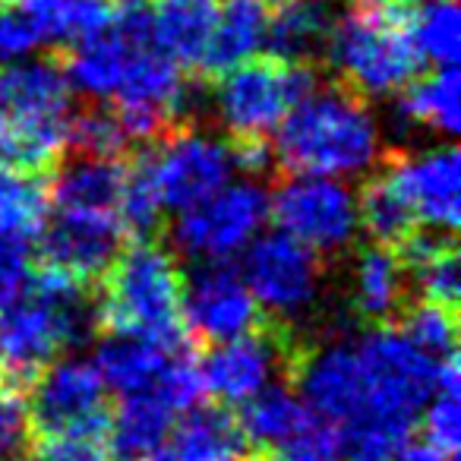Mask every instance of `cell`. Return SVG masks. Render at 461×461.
I'll list each match as a JSON object with an SVG mask.
<instances>
[{"mask_svg": "<svg viewBox=\"0 0 461 461\" xmlns=\"http://www.w3.org/2000/svg\"><path fill=\"white\" fill-rule=\"evenodd\" d=\"M269 215L282 234L301 240L316 257L341 253L354 244L360 228L357 196L341 180L291 174L269 196Z\"/></svg>", "mask_w": 461, "mask_h": 461, "instance_id": "7", "label": "cell"}, {"mask_svg": "<svg viewBox=\"0 0 461 461\" xmlns=\"http://www.w3.org/2000/svg\"><path fill=\"white\" fill-rule=\"evenodd\" d=\"M269 215V196L257 184H224L209 199L180 212L174 244L193 259L228 263L257 240Z\"/></svg>", "mask_w": 461, "mask_h": 461, "instance_id": "8", "label": "cell"}, {"mask_svg": "<svg viewBox=\"0 0 461 461\" xmlns=\"http://www.w3.org/2000/svg\"><path fill=\"white\" fill-rule=\"evenodd\" d=\"M161 218H165V205L155 193L146 155L140 152L136 158H127L121 203H117V221H121L123 238L152 240L161 230Z\"/></svg>", "mask_w": 461, "mask_h": 461, "instance_id": "30", "label": "cell"}, {"mask_svg": "<svg viewBox=\"0 0 461 461\" xmlns=\"http://www.w3.org/2000/svg\"><path fill=\"white\" fill-rule=\"evenodd\" d=\"M35 461H108V452L92 436H48Z\"/></svg>", "mask_w": 461, "mask_h": 461, "instance_id": "39", "label": "cell"}, {"mask_svg": "<svg viewBox=\"0 0 461 461\" xmlns=\"http://www.w3.org/2000/svg\"><path fill=\"white\" fill-rule=\"evenodd\" d=\"M32 439V420L20 392L0 385V461H16L26 455Z\"/></svg>", "mask_w": 461, "mask_h": 461, "instance_id": "36", "label": "cell"}, {"mask_svg": "<svg viewBox=\"0 0 461 461\" xmlns=\"http://www.w3.org/2000/svg\"><path fill=\"white\" fill-rule=\"evenodd\" d=\"M402 322H404L402 332L411 339V345H417L436 364L446 357H455V335H458L455 310L433 301H420L414 307L402 310Z\"/></svg>", "mask_w": 461, "mask_h": 461, "instance_id": "33", "label": "cell"}, {"mask_svg": "<svg viewBox=\"0 0 461 461\" xmlns=\"http://www.w3.org/2000/svg\"><path fill=\"white\" fill-rule=\"evenodd\" d=\"M48 221V184L0 158V238L29 244Z\"/></svg>", "mask_w": 461, "mask_h": 461, "instance_id": "25", "label": "cell"}, {"mask_svg": "<svg viewBox=\"0 0 461 461\" xmlns=\"http://www.w3.org/2000/svg\"><path fill=\"white\" fill-rule=\"evenodd\" d=\"M278 127L272 155L288 174L351 177L379 158V130L364 95L341 83L313 89Z\"/></svg>", "mask_w": 461, "mask_h": 461, "instance_id": "3", "label": "cell"}, {"mask_svg": "<svg viewBox=\"0 0 461 461\" xmlns=\"http://www.w3.org/2000/svg\"><path fill=\"white\" fill-rule=\"evenodd\" d=\"M357 215L360 224L366 228L376 244L383 247H398L402 240H408L417 228V218L411 212V205L402 199V193L395 190V184L389 180V174L379 171L366 180L364 193H360V203H357Z\"/></svg>", "mask_w": 461, "mask_h": 461, "instance_id": "29", "label": "cell"}, {"mask_svg": "<svg viewBox=\"0 0 461 461\" xmlns=\"http://www.w3.org/2000/svg\"><path fill=\"white\" fill-rule=\"evenodd\" d=\"M408 297V269L392 247H364L354 259L351 310L366 322H385L404 310Z\"/></svg>", "mask_w": 461, "mask_h": 461, "instance_id": "21", "label": "cell"}, {"mask_svg": "<svg viewBox=\"0 0 461 461\" xmlns=\"http://www.w3.org/2000/svg\"><path fill=\"white\" fill-rule=\"evenodd\" d=\"M244 282L263 310L278 320L307 313L320 297L322 266L310 247L282 230L257 238L244 259Z\"/></svg>", "mask_w": 461, "mask_h": 461, "instance_id": "11", "label": "cell"}, {"mask_svg": "<svg viewBox=\"0 0 461 461\" xmlns=\"http://www.w3.org/2000/svg\"><path fill=\"white\" fill-rule=\"evenodd\" d=\"M398 7L404 10H414V7H427V4H436V0H395Z\"/></svg>", "mask_w": 461, "mask_h": 461, "instance_id": "41", "label": "cell"}, {"mask_svg": "<svg viewBox=\"0 0 461 461\" xmlns=\"http://www.w3.org/2000/svg\"><path fill=\"white\" fill-rule=\"evenodd\" d=\"M266 29H269V7L263 0H224L218 7L215 29H212L199 70L218 77L230 67L257 58V51L266 45Z\"/></svg>", "mask_w": 461, "mask_h": 461, "instance_id": "23", "label": "cell"}, {"mask_svg": "<svg viewBox=\"0 0 461 461\" xmlns=\"http://www.w3.org/2000/svg\"><path fill=\"white\" fill-rule=\"evenodd\" d=\"M411 39L420 60L436 67H455L461 51V16L455 0H436L420 14H411Z\"/></svg>", "mask_w": 461, "mask_h": 461, "instance_id": "32", "label": "cell"}, {"mask_svg": "<svg viewBox=\"0 0 461 461\" xmlns=\"http://www.w3.org/2000/svg\"><path fill=\"white\" fill-rule=\"evenodd\" d=\"M127 158H95V155H64L48 186V205L60 212H104L117 215Z\"/></svg>", "mask_w": 461, "mask_h": 461, "instance_id": "18", "label": "cell"}, {"mask_svg": "<svg viewBox=\"0 0 461 461\" xmlns=\"http://www.w3.org/2000/svg\"><path fill=\"white\" fill-rule=\"evenodd\" d=\"M383 171L411 205L417 221L442 228L446 234L458 230L461 161L455 146H442L423 155H392L389 161H383Z\"/></svg>", "mask_w": 461, "mask_h": 461, "instance_id": "15", "label": "cell"}, {"mask_svg": "<svg viewBox=\"0 0 461 461\" xmlns=\"http://www.w3.org/2000/svg\"><path fill=\"white\" fill-rule=\"evenodd\" d=\"M180 351H186V341L167 345V341L146 339V335L108 332V339L98 345L95 366L104 385L121 398L140 395V392H158L167 366Z\"/></svg>", "mask_w": 461, "mask_h": 461, "instance_id": "17", "label": "cell"}, {"mask_svg": "<svg viewBox=\"0 0 461 461\" xmlns=\"http://www.w3.org/2000/svg\"><path fill=\"white\" fill-rule=\"evenodd\" d=\"M398 461H458V452H448V448L436 446V442H429L414 433L408 439V446L402 448Z\"/></svg>", "mask_w": 461, "mask_h": 461, "instance_id": "40", "label": "cell"}, {"mask_svg": "<svg viewBox=\"0 0 461 461\" xmlns=\"http://www.w3.org/2000/svg\"><path fill=\"white\" fill-rule=\"evenodd\" d=\"M142 155L161 205L174 212H184L218 193L228 184L234 167L228 142L212 140L186 123L167 133L165 140L152 142V149H146Z\"/></svg>", "mask_w": 461, "mask_h": 461, "instance_id": "10", "label": "cell"}, {"mask_svg": "<svg viewBox=\"0 0 461 461\" xmlns=\"http://www.w3.org/2000/svg\"><path fill=\"white\" fill-rule=\"evenodd\" d=\"M32 282V263H29L26 244L0 238V307L23 294Z\"/></svg>", "mask_w": 461, "mask_h": 461, "instance_id": "38", "label": "cell"}, {"mask_svg": "<svg viewBox=\"0 0 461 461\" xmlns=\"http://www.w3.org/2000/svg\"><path fill=\"white\" fill-rule=\"evenodd\" d=\"M92 329H98L95 301L86 285L41 266L29 288L0 307V385L29 389L64 348L89 339Z\"/></svg>", "mask_w": 461, "mask_h": 461, "instance_id": "2", "label": "cell"}, {"mask_svg": "<svg viewBox=\"0 0 461 461\" xmlns=\"http://www.w3.org/2000/svg\"><path fill=\"white\" fill-rule=\"evenodd\" d=\"M20 0H0V7H16Z\"/></svg>", "mask_w": 461, "mask_h": 461, "instance_id": "43", "label": "cell"}, {"mask_svg": "<svg viewBox=\"0 0 461 461\" xmlns=\"http://www.w3.org/2000/svg\"><path fill=\"white\" fill-rule=\"evenodd\" d=\"M20 4L39 41L64 48L102 32L114 16L117 0H20Z\"/></svg>", "mask_w": 461, "mask_h": 461, "instance_id": "24", "label": "cell"}, {"mask_svg": "<svg viewBox=\"0 0 461 461\" xmlns=\"http://www.w3.org/2000/svg\"><path fill=\"white\" fill-rule=\"evenodd\" d=\"M244 442L247 436L234 414L218 404H193L174 420L161 461H238Z\"/></svg>", "mask_w": 461, "mask_h": 461, "instance_id": "19", "label": "cell"}, {"mask_svg": "<svg viewBox=\"0 0 461 461\" xmlns=\"http://www.w3.org/2000/svg\"><path fill=\"white\" fill-rule=\"evenodd\" d=\"M39 240L45 269H54L89 288L92 282L104 276L111 259L117 257L123 244V230L117 215L54 209L51 224L45 221Z\"/></svg>", "mask_w": 461, "mask_h": 461, "instance_id": "14", "label": "cell"}, {"mask_svg": "<svg viewBox=\"0 0 461 461\" xmlns=\"http://www.w3.org/2000/svg\"><path fill=\"white\" fill-rule=\"evenodd\" d=\"M266 7H288V4H303V0H263Z\"/></svg>", "mask_w": 461, "mask_h": 461, "instance_id": "42", "label": "cell"}, {"mask_svg": "<svg viewBox=\"0 0 461 461\" xmlns=\"http://www.w3.org/2000/svg\"><path fill=\"white\" fill-rule=\"evenodd\" d=\"M439 364L404 332L379 326L360 339L294 351L288 373L307 408L335 427L348 461H398Z\"/></svg>", "mask_w": 461, "mask_h": 461, "instance_id": "1", "label": "cell"}, {"mask_svg": "<svg viewBox=\"0 0 461 461\" xmlns=\"http://www.w3.org/2000/svg\"><path fill=\"white\" fill-rule=\"evenodd\" d=\"M39 35L29 26L23 10L0 7V64H16L39 48Z\"/></svg>", "mask_w": 461, "mask_h": 461, "instance_id": "37", "label": "cell"}, {"mask_svg": "<svg viewBox=\"0 0 461 461\" xmlns=\"http://www.w3.org/2000/svg\"><path fill=\"white\" fill-rule=\"evenodd\" d=\"M215 111L230 140H269L301 98L320 89V70L307 60L250 58L218 73Z\"/></svg>", "mask_w": 461, "mask_h": 461, "instance_id": "6", "label": "cell"}, {"mask_svg": "<svg viewBox=\"0 0 461 461\" xmlns=\"http://www.w3.org/2000/svg\"><path fill=\"white\" fill-rule=\"evenodd\" d=\"M297 348L288 341L278 322L266 329H250L238 339L218 341L205 360L199 364L203 389L218 395L221 402L244 404L263 389H269L278 373L291 370Z\"/></svg>", "mask_w": 461, "mask_h": 461, "instance_id": "12", "label": "cell"}, {"mask_svg": "<svg viewBox=\"0 0 461 461\" xmlns=\"http://www.w3.org/2000/svg\"><path fill=\"white\" fill-rule=\"evenodd\" d=\"M70 108H0V158L29 174H48L67 155Z\"/></svg>", "mask_w": 461, "mask_h": 461, "instance_id": "16", "label": "cell"}, {"mask_svg": "<svg viewBox=\"0 0 461 461\" xmlns=\"http://www.w3.org/2000/svg\"><path fill=\"white\" fill-rule=\"evenodd\" d=\"M259 326V303L228 263H205L184 278V329L203 341H228Z\"/></svg>", "mask_w": 461, "mask_h": 461, "instance_id": "13", "label": "cell"}, {"mask_svg": "<svg viewBox=\"0 0 461 461\" xmlns=\"http://www.w3.org/2000/svg\"><path fill=\"white\" fill-rule=\"evenodd\" d=\"M177 414L180 411L155 392L123 395L117 414L108 420L111 455L117 461H158Z\"/></svg>", "mask_w": 461, "mask_h": 461, "instance_id": "20", "label": "cell"}, {"mask_svg": "<svg viewBox=\"0 0 461 461\" xmlns=\"http://www.w3.org/2000/svg\"><path fill=\"white\" fill-rule=\"evenodd\" d=\"M341 446L339 433H335L332 423H326L320 414H310L307 423L278 448V458L282 461H339Z\"/></svg>", "mask_w": 461, "mask_h": 461, "instance_id": "35", "label": "cell"}, {"mask_svg": "<svg viewBox=\"0 0 461 461\" xmlns=\"http://www.w3.org/2000/svg\"><path fill=\"white\" fill-rule=\"evenodd\" d=\"M398 117L404 123L439 130L446 136L458 133V70L455 67H439L427 79H417L402 89L398 102Z\"/></svg>", "mask_w": 461, "mask_h": 461, "instance_id": "26", "label": "cell"}, {"mask_svg": "<svg viewBox=\"0 0 461 461\" xmlns=\"http://www.w3.org/2000/svg\"><path fill=\"white\" fill-rule=\"evenodd\" d=\"M313 411L307 408L303 398H297L288 389H263L259 395H253L250 402H244V414H240V429L247 439H253L257 446H266L272 452L285 446L297 429L307 423V417Z\"/></svg>", "mask_w": 461, "mask_h": 461, "instance_id": "27", "label": "cell"}, {"mask_svg": "<svg viewBox=\"0 0 461 461\" xmlns=\"http://www.w3.org/2000/svg\"><path fill=\"white\" fill-rule=\"evenodd\" d=\"M32 429L41 436H98L108 429V385L95 360L67 357L48 364L32 383Z\"/></svg>", "mask_w": 461, "mask_h": 461, "instance_id": "9", "label": "cell"}, {"mask_svg": "<svg viewBox=\"0 0 461 461\" xmlns=\"http://www.w3.org/2000/svg\"><path fill=\"white\" fill-rule=\"evenodd\" d=\"M329 14L316 4V0H303V4H288L278 7L276 16H269V29H266V45H269L272 58L282 60H307L326 48L329 35Z\"/></svg>", "mask_w": 461, "mask_h": 461, "instance_id": "28", "label": "cell"}, {"mask_svg": "<svg viewBox=\"0 0 461 461\" xmlns=\"http://www.w3.org/2000/svg\"><path fill=\"white\" fill-rule=\"evenodd\" d=\"M326 51L339 83L357 95L404 89L423 64L411 39V10L395 0H351L329 26Z\"/></svg>", "mask_w": 461, "mask_h": 461, "instance_id": "5", "label": "cell"}, {"mask_svg": "<svg viewBox=\"0 0 461 461\" xmlns=\"http://www.w3.org/2000/svg\"><path fill=\"white\" fill-rule=\"evenodd\" d=\"M218 0H152V41L174 64L184 67L203 64L215 29Z\"/></svg>", "mask_w": 461, "mask_h": 461, "instance_id": "22", "label": "cell"}, {"mask_svg": "<svg viewBox=\"0 0 461 461\" xmlns=\"http://www.w3.org/2000/svg\"><path fill=\"white\" fill-rule=\"evenodd\" d=\"M127 136L121 130L114 111L89 108L83 114L70 117V133H67V149L79 155H95V158H123Z\"/></svg>", "mask_w": 461, "mask_h": 461, "instance_id": "34", "label": "cell"}, {"mask_svg": "<svg viewBox=\"0 0 461 461\" xmlns=\"http://www.w3.org/2000/svg\"><path fill=\"white\" fill-rule=\"evenodd\" d=\"M417 423H420V433L414 429L417 436L448 448V452H458L461 402H458V360L455 357H446L439 366H436L433 392H429Z\"/></svg>", "mask_w": 461, "mask_h": 461, "instance_id": "31", "label": "cell"}, {"mask_svg": "<svg viewBox=\"0 0 461 461\" xmlns=\"http://www.w3.org/2000/svg\"><path fill=\"white\" fill-rule=\"evenodd\" d=\"M95 322L104 332L184 341V272L174 253L155 238L117 250L102 276Z\"/></svg>", "mask_w": 461, "mask_h": 461, "instance_id": "4", "label": "cell"}]
</instances>
